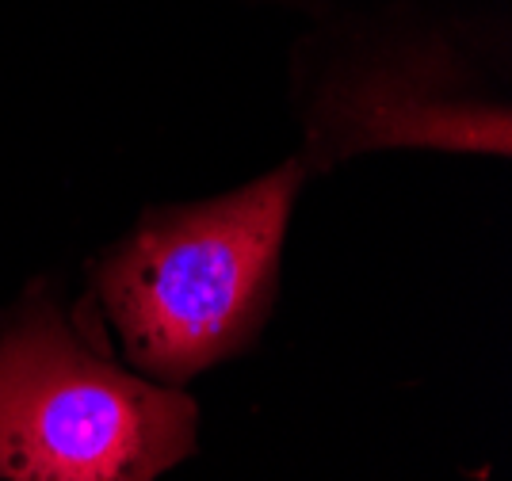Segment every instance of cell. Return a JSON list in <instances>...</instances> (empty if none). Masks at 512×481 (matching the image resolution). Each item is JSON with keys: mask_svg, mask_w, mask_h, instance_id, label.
Masks as SVG:
<instances>
[{"mask_svg": "<svg viewBox=\"0 0 512 481\" xmlns=\"http://www.w3.org/2000/svg\"><path fill=\"white\" fill-rule=\"evenodd\" d=\"M302 161L207 203L150 210L96 264V298L130 367L184 386L253 348L272 317Z\"/></svg>", "mask_w": 512, "mask_h": 481, "instance_id": "cell-1", "label": "cell"}, {"mask_svg": "<svg viewBox=\"0 0 512 481\" xmlns=\"http://www.w3.org/2000/svg\"><path fill=\"white\" fill-rule=\"evenodd\" d=\"M199 413L92 352L50 306L0 333V481H157L188 459Z\"/></svg>", "mask_w": 512, "mask_h": 481, "instance_id": "cell-2", "label": "cell"}, {"mask_svg": "<svg viewBox=\"0 0 512 481\" xmlns=\"http://www.w3.org/2000/svg\"><path fill=\"white\" fill-rule=\"evenodd\" d=\"M432 146L509 153V111L455 88L432 62H379L333 88L314 115V157L344 161L356 149Z\"/></svg>", "mask_w": 512, "mask_h": 481, "instance_id": "cell-3", "label": "cell"}]
</instances>
